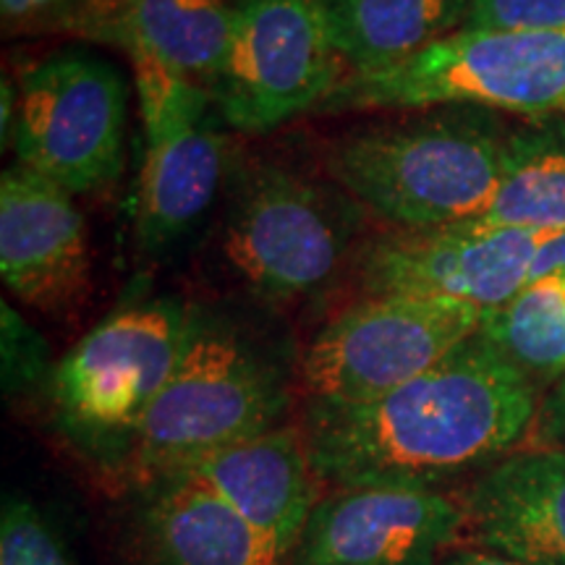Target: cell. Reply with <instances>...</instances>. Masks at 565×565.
I'll list each match as a JSON object with an SVG mask.
<instances>
[{"label":"cell","mask_w":565,"mask_h":565,"mask_svg":"<svg viewBox=\"0 0 565 565\" xmlns=\"http://www.w3.org/2000/svg\"><path fill=\"white\" fill-rule=\"evenodd\" d=\"M19 105V97L13 95V87L9 84V79L3 82V145H9V124L11 126H17V118H13V108H17Z\"/></svg>","instance_id":"cell-28"},{"label":"cell","mask_w":565,"mask_h":565,"mask_svg":"<svg viewBox=\"0 0 565 565\" xmlns=\"http://www.w3.org/2000/svg\"><path fill=\"white\" fill-rule=\"evenodd\" d=\"M555 273H565V231L550 233V238L542 244L534 263V280L547 278V275Z\"/></svg>","instance_id":"cell-25"},{"label":"cell","mask_w":565,"mask_h":565,"mask_svg":"<svg viewBox=\"0 0 565 565\" xmlns=\"http://www.w3.org/2000/svg\"><path fill=\"white\" fill-rule=\"evenodd\" d=\"M45 351L34 349V338L30 335L19 343L17 330L6 328V351H3V380L6 391H19L21 385L32 383L42 374Z\"/></svg>","instance_id":"cell-24"},{"label":"cell","mask_w":565,"mask_h":565,"mask_svg":"<svg viewBox=\"0 0 565 565\" xmlns=\"http://www.w3.org/2000/svg\"><path fill=\"white\" fill-rule=\"evenodd\" d=\"M479 333L545 393L565 374V273L529 282L484 315Z\"/></svg>","instance_id":"cell-20"},{"label":"cell","mask_w":565,"mask_h":565,"mask_svg":"<svg viewBox=\"0 0 565 565\" xmlns=\"http://www.w3.org/2000/svg\"><path fill=\"white\" fill-rule=\"evenodd\" d=\"M0 275L40 312H66L89 294L87 223L74 194L19 162L0 175Z\"/></svg>","instance_id":"cell-13"},{"label":"cell","mask_w":565,"mask_h":565,"mask_svg":"<svg viewBox=\"0 0 565 565\" xmlns=\"http://www.w3.org/2000/svg\"><path fill=\"white\" fill-rule=\"evenodd\" d=\"M66 3H71V0H0V11H3L6 21H19L61 9V6Z\"/></svg>","instance_id":"cell-26"},{"label":"cell","mask_w":565,"mask_h":565,"mask_svg":"<svg viewBox=\"0 0 565 565\" xmlns=\"http://www.w3.org/2000/svg\"><path fill=\"white\" fill-rule=\"evenodd\" d=\"M475 0H317L351 74L398 66L463 26Z\"/></svg>","instance_id":"cell-18"},{"label":"cell","mask_w":565,"mask_h":565,"mask_svg":"<svg viewBox=\"0 0 565 565\" xmlns=\"http://www.w3.org/2000/svg\"><path fill=\"white\" fill-rule=\"evenodd\" d=\"M196 320L173 299L126 307L53 366L55 419L92 461L126 475L141 422L173 377Z\"/></svg>","instance_id":"cell-4"},{"label":"cell","mask_w":565,"mask_h":565,"mask_svg":"<svg viewBox=\"0 0 565 565\" xmlns=\"http://www.w3.org/2000/svg\"><path fill=\"white\" fill-rule=\"evenodd\" d=\"M461 30H565V0H475Z\"/></svg>","instance_id":"cell-22"},{"label":"cell","mask_w":565,"mask_h":565,"mask_svg":"<svg viewBox=\"0 0 565 565\" xmlns=\"http://www.w3.org/2000/svg\"><path fill=\"white\" fill-rule=\"evenodd\" d=\"M286 374L231 328L196 320L173 377L141 422L124 479L145 487L280 427Z\"/></svg>","instance_id":"cell-3"},{"label":"cell","mask_w":565,"mask_h":565,"mask_svg":"<svg viewBox=\"0 0 565 565\" xmlns=\"http://www.w3.org/2000/svg\"><path fill=\"white\" fill-rule=\"evenodd\" d=\"M0 565H82L66 534L34 500L6 494L0 511Z\"/></svg>","instance_id":"cell-21"},{"label":"cell","mask_w":565,"mask_h":565,"mask_svg":"<svg viewBox=\"0 0 565 565\" xmlns=\"http://www.w3.org/2000/svg\"><path fill=\"white\" fill-rule=\"evenodd\" d=\"M338 204L286 168L263 166L238 186L225 223V257L254 294L288 301L322 288L349 249Z\"/></svg>","instance_id":"cell-10"},{"label":"cell","mask_w":565,"mask_h":565,"mask_svg":"<svg viewBox=\"0 0 565 565\" xmlns=\"http://www.w3.org/2000/svg\"><path fill=\"white\" fill-rule=\"evenodd\" d=\"M228 61L215 82L223 121L246 134L273 131L320 110L343 82V58L317 0H242Z\"/></svg>","instance_id":"cell-8"},{"label":"cell","mask_w":565,"mask_h":565,"mask_svg":"<svg viewBox=\"0 0 565 565\" xmlns=\"http://www.w3.org/2000/svg\"><path fill=\"white\" fill-rule=\"evenodd\" d=\"M484 309L424 296H366L330 320L301 356L312 404H366L419 377L482 330Z\"/></svg>","instance_id":"cell-6"},{"label":"cell","mask_w":565,"mask_h":565,"mask_svg":"<svg viewBox=\"0 0 565 565\" xmlns=\"http://www.w3.org/2000/svg\"><path fill=\"white\" fill-rule=\"evenodd\" d=\"M129 55L145 126L137 233L145 249L158 252L210 210L223 173V141L200 82L150 53Z\"/></svg>","instance_id":"cell-9"},{"label":"cell","mask_w":565,"mask_h":565,"mask_svg":"<svg viewBox=\"0 0 565 565\" xmlns=\"http://www.w3.org/2000/svg\"><path fill=\"white\" fill-rule=\"evenodd\" d=\"M233 17L225 0H92L82 30L215 87L228 61Z\"/></svg>","instance_id":"cell-17"},{"label":"cell","mask_w":565,"mask_h":565,"mask_svg":"<svg viewBox=\"0 0 565 565\" xmlns=\"http://www.w3.org/2000/svg\"><path fill=\"white\" fill-rule=\"evenodd\" d=\"M529 448H565V374L542 393Z\"/></svg>","instance_id":"cell-23"},{"label":"cell","mask_w":565,"mask_h":565,"mask_svg":"<svg viewBox=\"0 0 565 565\" xmlns=\"http://www.w3.org/2000/svg\"><path fill=\"white\" fill-rule=\"evenodd\" d=\"M440 565H524V563L508 561V557L492 555V553H487V550H479V547H469V550H456V553H448L443 557Z\"/></svg>","instance_id":"cell-27"},{"label":"cell","mask_w":565,"mask_h":565,"mask_svg":"<svg viewBox=\"0 0 565 565\" xmlns=\"http://www.w3.org/2000/svg\"><path fill=\"white\" fill-rule=\"evenodd\" d=\"M139 492L131 526L141 565H278L242 515L194 479L162 477Z\"/></svg>","instance_id":"cell-16"},{"label":"cell","mask_w":565,"mask_h":565,"mask_svg":"<svg viewBox=\"0 0 565 565\" xmlns=\"http://www.w3.org/2000/svg\"><path fill=\"white\" fill-rule=\"evenodd\" d=\"M477 223L565 231V113L513 126L498 194Z\"/></svg>","instance_id":"cell-19"},{"label":"cell","mask_w":565,"mask_h":565,"mask_svg":"<svg viewBox=\"0 0 565 565\" xmlns=\"http://www.w3.org/2000/svg\"><path fill=\"white\" fill-rule=\"evenodd\" d=\"M129 92L121 71L87 51H55L24 68L13 150L19 166L71 194L100 192L124 171Z\"/></svg>","instance_id":"cell-7"},{"label":"cell","mask_w":565,"mask_h":565,"mask_svg":"<svg viewBox=\"0 0 565 565\" xmlns=\"http://www.w3.org/2000/svg\"><path fill=\"white\" fill-rule=\"evenodd\" d=\"M179 475L207 487L242 515L278 565H288L322 498V482L296 427H275L233 443Z\"/></svg>","instance_id":"cell-14"},{"label":"cell","mask_w":565,"mask_h":565,"mask_svg":"<svg viewBox=\"0 0 565 565\" xmlns=\"http://www.w3.org/2000/svg\"><path fill=\"white\" fill-rule=\"evenodd\" d=\"M555 231L461 223L433 231H391L362 254L366 296H424L471 307H503L534 280L542 244Z\"/></svg>","instance_id":"cell-11"},{"label":"cell","mask_w":565,"mask_h":565,"mask_svg":"<svg viewBox=\"0 0 565 565\" xmlns=\"http://www.w3.org/2000/svg\"><path fill=\"white\" fill-rule=\"evenodd\" d=\"M463 534L524 565H565V448H521L466 490Z\"/></svg>","instance_id":"cell-15"},{"label":"cell","mask_w":565,"mask_h":565,"mask_svg":"<svg viewBox=\"0 0 565 565\" xmlns=\"http://www.w3.org/2000/svg\"><path fill=\"white\" fill-rule=\"evenodd\" d=\"M477 105L511 116L565 113V30H458L398 66L343 76L320 110Z\"/></svg>","instance_id":"cell-5"},{"label":"cell","mask_w":565,"mask_h":565,"mask_svg":"<svg viewBox=\"0 0 565 565\" xmlns=\"http://www.w3.org/2000/svg\"><path fill=\"white\" fill-rule=\"evenodd\" d=\"M463 524L461 500L437 487H341L315 505L288 565H440Z\"/></svg>","instance_id":"cell-12"},{"label":"cell","mask_w":565,"mask_h":565,"mask_svg":"<svg viewBox=\"0 0 565 565\" xmlns=\"http://www.w3.org/2000/svg\"><path fill=\"white\" fill-rule=\"evenodd\" d=\"M542 393L482 333L366 404L309 401L301 435L322 484L437 487L529 443Z\"/></svg>","instance_id":"cell-1"},{"label":"cell","mask_w":565,"mask_h":565,"mask_svg":"<svg viewBox=\"0 0 565 565\" xmlns=\"http://www.w3.org/2000/svg\"><path fill=\"white\" fill-rule=\"evenodd\" d=\"M404 113L338 139L324 160L330 179L398 231L479 221L498 194L513 126L477 105Z\"/></svg>","instance_id":"cell-2"}]
</instances>
